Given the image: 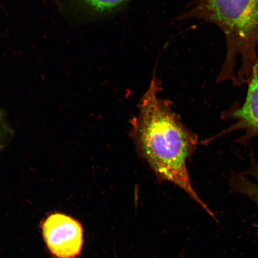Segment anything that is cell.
<instances>
[{
	"label": "cell",
	"mask_w": 258,
	"mask_h": 258,
	"mask_svg": "<svg viewBox=\"0 0 258 258\" xmlns=\"http://www.w3.org/2000/svg\"><path fill=\"white\" fill-rule=\"evenodd\" d=\"M160 82L154 74L139 104L138 114L132 120V134L138 152L158 179L178 186L218 222L193 188L187 169V160L198 147V135L186 128L169 101L160 98Z\"/></svg>",
	"instance_id": "1"
},
{
	"label": "cell",
	"mask_w": 258,
	"mask_h": 258,
	"mask_svg": "<svg viewBox=\"0 0 258 258\" xmlns=\"http://www.w3.org/2000/svg\"><path fill=\"white\" fill-rule=\"evenodd\" d=\"M201 19L225 35L227 54L217 82L248 83L258 62V0H196L179 20Z\"/></svg>",
	"instance_id": "2"
},
{
	"label": "cell",
	"mask_w": 258,
	"mask_h": 258,
	"mask_svg": "<svg viewBox=\"0 0 258 258\" xmlns=\"http://www.w3.org/2000/svg\"><path fill=\"white\" fill-rule=\"evenodd\" d=\"M51 253L57 258H76L82 250L83 230L78 221L61 213L48 216L41 225Z\"/></svg>",
	"instance_id": "3"
},
{
	"label": "cell",
	"mask_w": 258,
	"mask_h": 258,
	"mask_svg": "<svg viewBox=\"0 0 258 258\" xmlns=\"http://www.w3.org/2000/svg\"><path fill=\"white\" fill-rule=\"evenodd\" d=\"M247 96L244 104L233 106L222 114V118L231 119L235 122L230 127L225 129L202 143L207 145L219 138L237 131H244V135L237 139L234 143L247 145L252 139L258 140V62L254 66L251 78L248 82Z\"/></svg>",
	"instance_id": "4"
},
{
	"label": "cell",
	"mask_w": 258,
	"mask_h": 258,
	"mask_svg": "<svg viewBox=\"0 0 258 258\" xmlns=\"http://www.w3.org/2000/svg\"><path fill=\"white\" fill-rule=\"evenodd\" d=\"M131 0H64L73 17L80 21H90L115 14Z\"/></svg>",
	"instance_id": "5"
},
{
	"label": "cell",
	"mask_w": 258,
	"mask_h": 258,
	"mask_svg": "<svg viewBox=\"0 0 258 258\" xmlns=\"http://www.w3.org/2000/svg\"><path fill=\"white\" fill-rule=\"evenodd\" d=\"M249 167L244 172H231L229 179V188L232 193L247 196L258 209V161L252 150L249 154ZM258 228V222L253 225Z\"/></svg>",
	"instance_id": "6"
},
{
	"label": "cell",
	"mask_w": 258,
	"mask_h": 258,
	"mask_svg": "<svg viewBox=\"0 0 258 258\" xmlns=\"http://www.w3.org/2000/svg\"><path fill=\"white\" fill-rule=\"evenodd\" d=\"M14 130L5 114L0 107V153H2L11 143L14 137Z\"/></svg>",
	"instance_id": "7"
}]
</instances>
